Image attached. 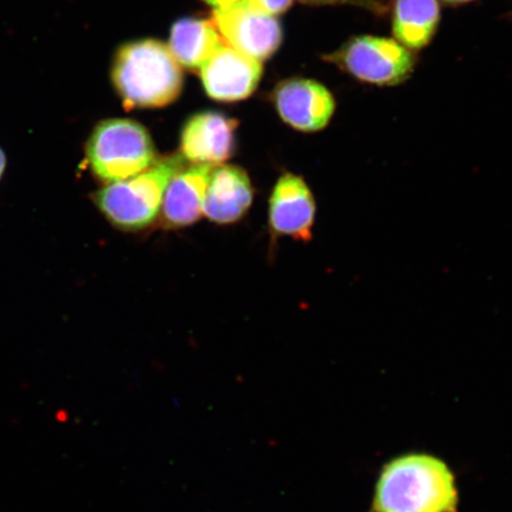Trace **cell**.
<instances>
[{
    "label": "cell",
    "mask_w": 512,
    "mask_h": 512,
    "mask_svg": "<svg viewBox=\"0 0 512 512\" xmlns=\"http://www.w3.org/2000/svg\"><path fill=\"white\" fill-rule=\"evenodd\" d=\"M458 505L456 478L444 460L411 453L383 466L371 512H458Z\"/></svg>",
    "instance_id": "cell-1"
},
{
    "label": "cell",
    "mask_w": 512,
    "mask_h": 512,
    "mask_svg": "<svg viewBox=\"0 0 512 512\" xmlns=\"http://www.w3.org/2000/svg\"><path fill=\"white\" fill-rule=\"evenodd\" d=\"M115 91L127 108H157L181 94V66L169 47L156 40L125 44L115 54L112 67Z\"/></svg>",
    "instance_id": "cell-2"
},
{
    "label": "cell",
    "mask_w": 512,
    "mask_h": 512,
    "mask_svg": "<svg viewBox=\"0 0 512 512\" xmlns=\"http://www.w3.org/2000/svg\"><path fill=\"white\" fill-rule=\"evenodd\" d=\"M183 166L182 156L159 159L142 174L107 184L96 192V207L117 228L137 232L150 227L162 209L166 188Z\"/></svg>",
    "instance_id": "cell-3"
},
{
    "label": "cell",
    "mask_w": 512,
    "mask_h": 512,
    "mask_svg": "<svg viewBox=\"0 0 512 512\" xmlns=\"http://www.w3.org/2000/svg\"><path fill=\"white\" fill-rule=\"evenodd\" d=\"M86 155L95 177L108 184L142 174L158 160L150 133L130 119H108L96 125Z\"/></svg>",
    "instance_id": "cell-4"
},
{
    "label": "cell",
    "mask_w": 512,
    "mask_h": 512,
    "mask_svg": "<svg viewBox=\"0 0 512 512\" xmlns=\"http://www.w3.org/2000/svg\"><path fill=\"white\" fill-rule=\"evenodd\" d=\"M324 60L357 80L375 86H396L413 73L416 57L393 38L357 36Z\"/></svg>",
    "instance_id": "cell-5"
},
{
    "label": "cell",
    "mask_w": 512,
    "mask_h": 512,
    "mask_svg": "<svg viewBox=\"0 0 512 512\" xmlns=\"http://www.w3.org/2000/svg\"><path fill=\"white\" fill-rule=\"evenodd\" d=\"M273 98L280 118L300 132L322 131L336 110V101L329 89L310 79L280 82Z\"/></svg>",
    "instance_id": "cell-6"
},
{
    "label": "cell",
    "mask_w": 512,
    "mask_h": 512,
    "mask_svg": "<svg viewBox=\"0 0 512 512\" xmlns=\"http://www.w3.org/2000/svg\"><path fill=\"white\" fill-rule=\"evenodd\" d=\"M204 89L217 101H239L251 96L262 75L261 61L223 42L200 69Z\"/></svg>",
    "instance_id": "cell-7"
},
{
    "label": "cell",
    "mask_w": 512,
    "mask_h": 512,
    "mask_svg": "<svg viewBox=\"0 0 512 512\" xmlns=\"http://www.w3.org/2000/svg\"><path fill=\"white\" fill-rule=\"evenodd\" d=\"M213 22L224 42L258 61L270 59L283 41L277 17L256 14L240 2L228 10L214 11Z\"/></svg>",
    "instance_id": "cell-8"
},
{
    "label": "cell",
    "mask_w": 512,
    "mask_h": 512,
    "mask_svg": "<svg viewBox=\"0 0 512 512\" xmlns=\"http://www.w3.org/2000/svg\"><path fill=\"white\" fill-rule=\"evenodd\" d=\"M238 123L219 112L192 115L181 133V152L194 164L221 165L233 156Z\"/></svg>",
    "instance_id": "cell-9"
},
{
    "label": "cell",
    "mask_w": 512,
    "mask_h": 512,
    "mask_svg": "<svg viewBox=\"0 0 512 512\" xmlns=\"http://www.w3.org/2000/svg\"><path fill=\"white\" fill-rule=\"evenodd\" d=\"M315 219V197L304 178L293 174L281 176L270 200L272 232L300 241H310Z\"/></svg>",
    "instance_id": "cell-10"
},
{
    "label": "cell",
    "mask_w": 512,
    "mask_h": 512,
    "mask_svg": "<svg viewBox=\"0 0 512 512\" xmlns=\"http://www.w3.org/2000/svg\"><path fill=\"white\" fill-rule=\"evenodd\" d=\"M253 195L252 182L245 170L235 165L214 166L204 197L203 213L216 223H234L251 208Z\"/></svg>",
    "instance_id": "cell-11"
},
{
    "label": "cell",
    "mask_w": 512,
    "mask_h": 512,
    "mask_svg": "<svg viewBox=\"0 0 512 512\" xmlns=\"http://www.w3.org/2000/svg\"><path fill=\"white\" fill-rule=\"evenodd\" d=\"M213 169V165L195 164L172 177L162 204L163 219L169 227H188L200 219Z\"/></svg>",
    "instance_id": "cell-12"
},
{
    "label": "cell",
    "mask_w": 512,
    "mask_h": 512,
    "mask_svg": "<svg viewBox=\"0 0 512 512\" xmlns=\"http://www.w3.org/2000/svg\"><path fill=\"white\" fill-rule=\"evenodd\" d=\"M223 42L213 21L184 18L171 29L169 49L179 66L200 70Z\"/></svg>",
    "instance_id": "cell-13"
},
{
    "label": "cell",
    "mask_w": 512,
    "mask_h": 512,
    "mask_svg": "<svg viewBox=\"0 0 512 512\" xmlns=\"http://www.w3.org/2000/svg\"><path fill=\"white\" fill-rule=\"evenodd\" d=\"M393 34L409 50L430 44L440 22L439 0H393Z\"/></svg>",
    "instance_id": "cell-14"
},
{
    "label": "cell",
    "mask_w": 512,
    "mask_h": 512,
    "mask_svg": "<svg viewBox=\"0 0 512 512\" xmlns=\"http://www.w3.org/2000/svg\"><path fill=\"white\" fill-rule=\"evenodd\" d=\"M240 3L256 14L275 17L290 9L293 0H240Z\"/></svg>",
    "instance_id": "cell-15"
},
{
    "label": "cell",
    "mask_w": 512,
    "mask_h": 512,
    "mask_svg": "<svg viewBox=\"0 0 512 512\" xmlns=\"http://www.w3.org/2000/svg\"><path fill=\"white\" fill-rule=\"evenodd\" d=\"M300 2L313 5H351L380 16L387 10L386 6L377 0H300Z\"/></svg>",
    "instance_id": "cell-16"
},
{
    "label": "cell",
    "mask_w": 512,
    "mask_h": 512,
    "mask_svg": "<svg viewBox=\"0 0 512 512\" xmlns=\"http://www.w3.org/2000/svg\"><path fill=\"white\" fill-rule=\"evenodd\" d=\"M203 2L211 6L214 11H224L233 8L240 0H203Z\"/></svg>",
    "instance_id": "cell-17"
},
{
    "label": "cell",
    "mask_w": 512,
    "mask_h": 512,
    "mask_svg": "<svg viewBox=\"0 0 512 512\" xmlns=\"http://www.w3.org/2000/svg\"><path fill=\"white\" fill-rule=\"evenodd\" d=\"M6 168V156L2 149H0V179H2L4 175V171Z\"/></svg>",
    "instance_id": "cell-18"
},
{
    "label": "cell",
    "mask_w": 512,
    "mask_h": 512,
    "mask_svg": "<svg viewBox=\"0 0 512 512\" xmlns=\"http://www.w3.org/2000/svg\"><path fill=\"white\" fill-rule=\"evenodd\" d=\"M444 2H446L448 4L457 5V4L469 3V2H472V0H444Z\"/></svg>",
    "instance_id": "cell-19"
}]
</instances>
